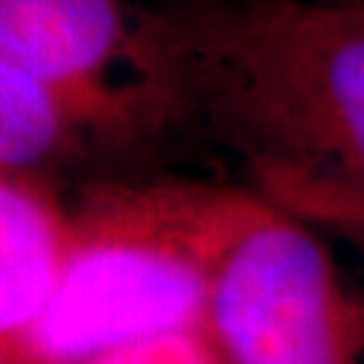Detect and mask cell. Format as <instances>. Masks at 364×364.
I'll return each instance as SVG.
<instances>
[{
	"label": "cell",
	"mask_w": 364,
	"mask_h": 364,
	"mask_svg": "<svg viewBox=\"0 0 364 364\" xmlns=\"http://www.w3.org/2000/svg\"><path fill=\"white\" fill-rule=\"evenodd\" d=\"M132 78L254 176L364 192V6L205 0L138 16Z\"/></svg>",
	"instance_id": "1"
},
{
	"label": "cell",
	"mask_w": 364,
	"mask_h": 364,
	"mask_svg": "<svg viewBox=\"0 0 364 364\" xmlns=\"http://www.w3.org/2000/svg\"><path fill=\"white\" fill-rule=\"evenodd\" d=\"M251 189L208 181H103L68 203L52 297L11 364H78L200 326L213 264Z\"/></svg>",
	"instance_id": "2"
},
{
	"label": "cell",
	"mask_w": 364,
	"mask_h": 364,
	"mask_svg": "<svg viewBox=\"0 0 364 364\" xmlns=\"http://www.w3.org/2000/svg\"><path fill=\"white\" fill-rule=\"evenodd\" d=\"M200 329L221 364H364V289L321 230L251 186Z\"/></svg>",
	"instance_id": "3"
},
{
	"label": "cell",
	"mask_w": 364,
	"mask_h": 364,
	"mask_svg": "<svg viewBox=\"0 0 364 364\" xmlns=\"http://www.w3.org/2000/svg\"><path fill=\"white\" fill-rule=\"evenodd\" d=\"M135 49L138 16L122 0H0V52L159 130L170 119L132 78Z\"/></svg>",
	"instance_id": "4"
},
{
	"label": "cell",
	"mask_w": 364,
	"mask_h": 364,
	"mask_svg": "<svg viewBox=\"0 0 364 364\" xmlns=\"http://www.w3.org/2000/svg\"><path fill=\"white\" fill-rule=\"evenodd\" d=\"M154 132L146 119L97 103L0 52V168L49 178L60 168Z\"/></svg>",
	"instance_id": "5"
},
{
	"label": "cell",
	"mask_w": 364,
	"mask_h": 364,
	"mask_svg": "<svg viewBox=\"0 0 364 364\" xmlns=\"http://www.w3.org/2000/svg\"><path fill=\"white\" fill-rule=\"evenodd\" d=\"M68 240V203L46 178L0 168V351H16L52 297Z\"/></svg>",
	"instance_id": "6"
},
{
	"label": "cell",
	"mask_w": 364,
	"mask_h": 364,
	"mask_svg": "<svg viewBox=\"0 0 364 364\" xmlns=\"http://www.w3.org/2000/svg\"><path fill=\"white\" fill-rule=\"evenodd\" d=\"M251 186L324 235L343 237L364 251V192L291 176H257Z\"/></svg>",
	"instance_id": "7"
},
{
	"label": "cell",
	"mask_w": 364,
	"mask_h": 364,
	"mask_svg": "<svg viewBox=\"0 0 364 364\" xmlns=\"http://www.w3.org/2000/svg\"><path fill=\"white\" fill-rule=\"evenodd\" d=\"M78 364H221L200 326L132 340Z\"/></svg>",
	"instance_id": "8"
},
{
	"label": "cell",
	"mask_w": 364,
	"mask_h": 364,
	"mask_svg": "<svg viewBox=\"0 0 364 364\" xmlns=\"http://www.w3.org/2000/svg\"><path fill=\"white\" fill-rule=\"evenodd\" d=\"M0 364H11V362H9V356H6L3 351H0Z\"/></svg>",
	"instance_id": "9"
},
{
	"label": "cell",
	"mask_w": 364,
	"mask_h": 364,
	"mask_svg": "<svg viewBox=\"0 0 364 364\" xmlns=\"http://www.w3.org/2000/svg\"><path fill=\"white\" fill-rule=\"evenodd\" d=\"M351 3H362V6H364V0H351Z\"/></svg>",
	"instance_id": "10"
}]
</instances>
